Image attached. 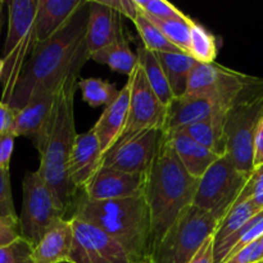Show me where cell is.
<instances>
[{
  "instance_id": "7a4b0ae2",
  "label": "cell",
  "mask_w": 263,
  "mask_h": 263,
  "mask_svg": "<svg viewBox=\"0 0 263 263\" xmlns=\"http://www.w3.org/2000/svg\"><path fill=\"white\" fill-rule=\"evenodd\" d=\"M81 68L77 67L72 69L61 82L50 116L41 133L33 140L40 154L37 172L66 212L71 207L77 192L69 180L67 162L79 135L74 126L73 102Z\"/></svg>"
},
{
  "instance_id": "ffe728a7",
  "label": "cell",
  "mask_w": 263,
  "mask_h": 263,
  "mask_svg": "<svg viewBox=\"0 0 263 263\" xmlns=\"http://www.w3.org/2000/svg\"><path fill=\"white\" fill-rule=\"evenodd\" d=\"M55 94L57 91H44L33 97L22 109L15 113L10 134L14 138L28 136L35 140L50 116Z\"/></svg>"
},
{
  "instance_id": "e0dca14e",
  "label": "cell",
  "mask_w": 263,
  "mask_h": 263,
  "mask_svg": "<svg viewBox=\"0 0 263 263\" xmlns=\"http://www.w3.org/2000/svg\"><path fill=\"white\" fill-rule=\"evenodd\" d=\"M123 39L121 14L100 0L89 2V18L85 32V45L89 55Z\"/></svg>"
},
{
  "instance_id": "83f0119b",
  "label": "cell",
  "mask_w": 263,
  "mask_h": 263,
  "mask_svg": "<svg viewBox=\"0 0 263 263\" xmlns=\"http://www.w3.org/2000/svg\"><path fill=\"white\" fill-rule=\"evenodd\" d=\"M261 211H263V208L258 207L252 199L236 202L233 208L229 211L228 215L222 218L215 235H213L215 246H218L228 238H230L231 235L238 233L248 221H251Z\"/></svg>"
},
{
  "instance_id": "74e56055",
  "label": "cell",
  "mask_w": 263,
  "mask_h": 263,
  "mask_svg": "<svg viewBox=\"0 0 263 263\" xmlns=\"http://www.w3.org/2000/svg\"><path fill=\"white\" fill-rule=\"evenodd\" d=\"M20 238H22L20 217L0 216V247L8 246Z\"/></svg>"
},
{
  "instance_id": "5b68a950",
  "label": "cell",
  "mask_w": 263,
  "mask_h": 263,
  "mask_svg": "<svg viewBox=\"0 0 263 263\" xmlns=\"http://www.w3.org/2000/svg\"><path fill=\"white\" fill-rule=\"evenodd\" d=\"M263 118V77H254L239 92L225 117L226 156L251 176L254 172V139Z\"/></svg>"
},
{
  "instance_id": "836d02e7",
  "label": "cell",
  "mask_w": 263,
  "mask_h": 263,
  "mask_svg": "<svg viewBox=\"0 0 263 263\" xmlns=\"http://www.w3.org/2000/svg\"><path fill=\"white\" fill-rule=\"evenodd\" d=\"M35 247L25 238L17 239L8 246L0 247V263H35Z\"/></svg>"
},
{
  "instance_id": "5bb4252c",
  "label": "cell",
  "mask_w": 263,
  "mask_h": 263,
  "mask_svg": "<svg viewBox=\"0 0 263 263\" xmlns=\"http://www.w3.org/2000/svg\"><path fill=\"white\" fill-rule=\"evenodd\" d=\"M145 175L128 174L102 167L84 189L89 200H116L130 198L143 192Z\"/></svg>"
},
{
  "instance_id": "4316f807",
  "label": "cell",
  "mask_w": 263,
  "mask_h": 263,
  "mask_svg": "<svg viewBox=\"0 0 263 263\" xmlns=\"http://www.w3.org/2000/svg\"><path fill=\"white\" fill-rule=\"evenodd\" d=\"M136 54H138L139 64L143 67L151 87L156 92L157 97L159 98V100L166 107H168L172 100L175 99V97L172 94V90L170 87L166 74H164L163 68H162L161 63H159L156 53L148 50L144 46H139Z\"/></svg>"
},
{
  "instance_id": "7c38bea8",
  "label": "cell",
  "mask_w": 263,
  "mask_h": 263,
  "mask_svg": "<svg viewBox=\"0 0 263 263\" xmlns=\"http://www.w3.org/2000/svg\"><path fill=\"white\" fill-rule=\"evenodd\" d=\"M163 130L149 128L121 139L103 157L102 167L145 175L161 145Z\"/></svg>"
},
{
  "instance_id": "d6a6232c",
  "label": "cell",
  "mask_w": 263,
  "mask_h": 263,
  "mask_svg": "<svg viewBox=\"0 0 263 263\" xmlns=\"http://www.w3.org/2000/svg\"><path fill=\"white\" fill-rule=\"evenodd\" d=\"M136 4L146 17L153 20L168 21L186 17L179 8L166 0H136Z\"/></svg>"
},
{
  "instance_id": "52a82bcc",
  "label": "cell",
  "mask_w": 263,
  "mask_h": 263,
  "mask_svg": "<svg viewBox=\"0 0 263 263\" xmlns=\"http://www.w3.org/2000/svg\"><path fill=\"white\" fill-rule=\"evenodd\" d=\"M8 10L9 21L3 58L2 100L10 94L39 43L35 33L37 0H13L8 3Z\"/></svg>"
},
{
  "instance_id": "603a6c76",
  "label": "cell",
  "mask_w": 263,
  "mask_h": 263,
  "mask_svg": "<svg viewBox=\"0 0 263 263\" xmlns=\"http://www.w3.org/2000/svg\"><path fill=\"white\" fill-rule=\"evenodd\" d=\"M225 117L226 113L215 115L202 122L194 123L181 130L197 143L207 148L216 156H226V138H225Z\"/></svg>"
},
{
  "instance_id": "ee69618b",
  "label": "cell",
  "mask_w": 263,
  "mask_h": 263,
  "mask_svg": "<svg viewBox=\"0 0 263 263\" xmlns=\"http://www.w3.org/2000/svg\"><path fill=\"white\" fill-rule=\"evenodd\" d=\"M3 71H4V62H3V58H0V82H2Z\"/></svg>"
},
{
  "instance_id": "1f68e13d",
  "label": "cell",
  "mask_w": 263,
  "mask_h": 263,
  "mask_svg": "<svg viewBox=\"0 0 263 263\" xmlns=\"http://www.w3.org/2000/svg\"><path fill=\"white\" fill-rule=\"evenodd\" d=\"M149 20L162 31V33L168 39V41L172 45L176 46L182 53L189 54L190 30H192V25L194 20L189 18L187 15L184 18L168 21L153 20V18H149Z\"/></svg>"
},
{
  "instance_id": "8992f818",
  "label": "cell",
  "mask_w": 263,
  "mask_h": 263,
  "mask_svg": "<svg viewBox=\"0 0 263 263\" xmlns=\"http://www.w3.org/2000/svg\"><path fill=\"white\" fill-rule=\"evenodd\" d=\"M218 225L211 213L192 205L154 247L149 263H189Z\"/></svg>"
},
{
  "instance_id": "bcb514c9",
  "label": "cell",
  "mask_w": 263,
  "mask_h": 263,
  "mask_svg": "<svg viewBox=\"0 0 263 263\" xmlns=\"http://www.w3.org/2000/svg\"><path fill=\"white\" fill-rule=\"evenodd\" d=\"M259 241H261V246H262V248H263V236H262L261 239H259ZM262 263H263V262H262Z\"/></svg>"
},
{
  "instance_id": "30bf717a",
  "label": "cell",
  "mask_w": 263,
  "mask_h": 263,
  "mask_svg": "<svg viewBox=\"0 0 263 263\" xmlns=\"http://www.w3.org/2000/svg\"><path fill=\"white\" fill-rule=\"evenodd\" d=\"M127 82L130 84L128 117L125 130L118 140L149 128L163 130L167 117V107L153 91L146 80L143 67L139 63L133 73L128 76Z\"/></svg>"
},
{
  "instance_id": "8fae6325",
  "label": "cell",
  "mask_w": 263,
  "mask_h": 263,
  "mask_svg": "<svg viewBox=\"0 0 263 263\" xmlns=\"http://www.w3.org/2000/svg\"><path fill=\"white\" fill-rule=\"evenodd\" d=\"M73 228L69 261L72 263H136L130 254L97 226L79 217H71Z\"/></svg>"
},
{
  "instance_id": "cb8c5ba5",
  "label": "cell",
  "mask_w": 263,
  "mask_h": 263,
  "mask_svg": "<svg viewBox=\"0 0 263 263\" xmlns=\"http://www.w3.org/2000/svg\"><path fill=\"white\" fill-rule=\"evenodd\" d=\"M170 87L175 98H181L186 94L190 73L197 64L192 55L182 51L177 53H156Z\"/></svg>"
},
{
  "instance_id": "f6af8a7d",
  "label": "cell",
  "mask_w": 263,
  "mask_h": 263,
  "mask_svg": "<svg viewBox=\"0 0 263 263\" xmlns=\"http://www.w3.org/2000/svg\"><path fill=\"white\" fill-rule=\"evenodd\" d=\"M3 5H4V3L0 2V28H2V12H3Z\"/></svg>"
},
{
  "instance_id": "44dd1931",
  "label": "cell",
  "mask_w": 263,
  "mask_h": 263,
  "mask_svg": "<svg viewBox=\"0 0 263 263\" xmlns=\"http://www.w3.org/2000/svg\"><path fill=\"white\" fill-rule=\"evenodd\" d=\"M164 136L171 144L172 149L179 157L184 168L198 180L207 172V170L218 158H221V157L216 156L215 153L208 151L207 148L200 145L199 143H197L194 139H192L182 131L164 133Z\"/></svg>"
},
{
  "instance_id": "2e32d148",
  "label": "cell",
  "mask_w": 263,
  "mask_h": 263,
  "mask_svg": "<svg viewBox=\"0 0 263 263\" xmlns=\"http://www.w3.org/2000/svg\"><path fill=\"white\" fill-rule=\"evenodd\" d=\"M102 162L103 154L92 128L85 134H79L67 162L69 180L77 192H84L95 174L102 168Z\"/></svg>"
},
{
  "instance_id": "b9f144b4",
  "label": "cell",
  "mask_w": 263,
  "mask_h": 263,
  "mask_svg": "<svg viewBox=\"0 0 263 263\" xmlns=\"http://www.w3.org/2000/svg\"><path fill=\"white\" fill-rule=\"evenodd\" d=\"M213 247H215V240H213V236H211L189 263H216Z\"/></svg>"
},
{
  "instance_id": "d6986e66",
  "label": "cell",
  "mask_w": 263,
  "mask_h": 263,
  "mask_svg": "<svg viewBox=\"0 0 263 263\" xmlns=\"http://www.w3.org/2000/svg\"><path fill=\"white\" fill-rule=\"evenodd\" d=\"M84 3L85 0H37L35 33L39 43L55 35Z\"/></svg>"
},
{
  "instance_id": "7dc6e473",
  "label": "cell",
  "mask_w": 263,
  "mask_h": 263,
  "mask_svg": "<svg viewBox=\"0 0 263 263\" xmlns=\"http://www.w3.org/2000/svg\"><path fill=\"white\" fill-rule=\"evenodd\" d=\"M63 263H72V262H63Z\"/></svg>"
},
{
  "instance_id": "f1b7e54d",
  "label": "cell",
  "mask_w": 263,
  "mask_h": 263,
  "mask_svg": "<svg viewBox=\"0 0 263 263\" xmlns=\"http://www.w3.org/2000/svg\"><path fill=\"white\" fill-rule=\"evenodd\" d=\"M79 89L82 92V99L85 103L92 108L108 107L112 104L120 95V90L115 84L98 77H89V79H80L77 84Z\"/></svg>"
},
{
  "instance_id": "f546056e",
  "label": "cell",
  "mask_w": 263,
  "mask_h": 263,
  "mask_svg": "<svg viewBox=\"0 0 263 263\" xmlns=\"http://www.w3.org/2000/svg\"><path fill=\"white\" fill-rule=\"evenodd\" d=\"M217 39L200 23L193 22L190 30L189 54L199 63H215L217 58Z\"/></svg>"
},
{
  "instance_id": "9a60e30c",
  "label": "cell",
  "mask_w": 263,
  "mask_h": 263,
  "mask_svg": "<svg viewBox=\"0 0 263 263\" xmlns=\"http://www.w3.org/2000/svg\"><path fill=\"white\" fill-rule=\"evenodd\" d=\"M230 105L211 97H190L184 95L175 98L167 107V117L163 133L181 130L194 123L220 113H226Z\"/></svg>"
},
{
  "instance_id": "484cf974",
  "label": "cell",
  "mask_w": 263,
  "mask_h": 263,
  "mask_svg": "<svg viewBox=\"0 0 263 263\" xmlns=\"http://www.w3.org/2000/svg\"><path fill=\"white\" fill-rule=\"evenodd\" d=\"M90 59L100 64H105L112 71L130 76L139 63L138 54L134 53L126 39L103 48L90 55Z\"/></svg>"
},
{
  "instance_id": "e575fe53",
  "label": "cell",
  "mask_w": 263,
  "mask_h": 263,
  "mask_svg": "<svg viewBox=\"0 0 263 263\" xmlns=\"http://www.w3.org/2000/svg\"><path fill=\"white\" fill-rule=\"evenodd\" d=\"M246 199H252L258 207L263 208V166L254 170L236 202Z\"/></svg>"
},
{
  "instance_id": "6da1fadb",
  "label": "cell",
  "mask_w": 263,
  "mask_h": 263,
  "mask_svg": "<svg viewBox=\"0 0 263 263\" xmlns=\"http://www.w3.org/2000/svg\"><path fill=\"white\" fill-rule=\"evenodd\" d=\"M89 0L54 36L37 43L14 87L2 103L15 113L33 97L44 91H57L64 77L90 59L85 45Z\"/></svg>"
},
{
  "instance_id": "4fadbf2b",
  "label": "cell",
  "mask_w": 263,
  "mask_h": 263,
  "mask_svg": "<svg viewBox=\"0 0 263 263\" xmlns=\"http://www.w3.org/2000/svg\"><path fill=\"white\" fill-rule=\"evenodd\" d=\"M252 79L253 76L233 71L217 63L205 64L197 62L190 73L185 95L216 98L231 105Z\"/></svg>"
},
{
  "instance_id": "ab89813d",
  "label": "cell",
  "mask_w": 263,
  "mask_h": 263,
  "mask_svg": "<svg viewBox=\"0 0 263 263\" xmlns=\"http://www.w3.org/2000/svg\"><path fill=\"white\" fill-rule=\"evenodd\" d=\"M14 139L12 134H8L0 139V168L9 170L10 158L14 149Z\"/></svg>"
},
{
  "instance_id": "4dcf8cb0",
  "label": "cell",
  "mask_w": 263,
  "mask_h": 263,
  "mask_svg": "<svg viewBox=\"0 0 263 263\" xmlns=\"http://www.w3.org/2000/svg\"><path fill=\"white\" fill-rule=\"evenodd\" d=\"M134 25H135L139 36L143 41V46L148 50L154 51V53H177V51H181L170 43L168 39L162 33V31L143 12L134 21Z\"/></svg>"
},
{
  "instance_id": "8d00e7d4",
  "label": "cell",
  "mask_w": 263,
  "mask_h": 263,
  "mask_svg": "<svg viewBox=\"0 0 263 263\" xmlns=\"http://www.w3.org/2000/svg\"><path fill=\"white\" fill-rule=\"evenodd\" d=\"M263 262V248L261 241L257 240L241 248L233 256L226 258L223 263H262Z\"/></svg>"
},
{
  "instance_id": "d4e9b609",
  "label": "cell",
  "mask_w": 263,
  "mask_h": 263,
  "mask_svg": "<svg viewBox=\"0 0 263 263\" xmlns=\"http://www.w3.org/2000/svg\"><path fill=\"white\" fill-rule=\"evenodd\" d=\"M263 236V211L254 216L251 221L246 223L238 233L231 235L218 246L213 247L215 262L223 263L226 258L233 256L241 248L247 247L253 241L259 240Z\"/></svg>"
},
{
  "instance_id": "f35d334b",
  "label": "cell",
  "mask_w": 263,
  "mask_h": 263,
  "mask_svg": "<svg viewBox=\"0 0 263 263\" xmlns=\"http://www.w3.org/2000/svg\"><path fill=\"white\" fill-rule=\"evenodd\" d=\"M100 2L133 22L141 13L140 8L136 4V0H100Z\"/></svg>"
},
{
  "instance_id": "ba28073f",
  "label": "cell",
  "mask_w": 263,
  "mask_h": 263,
  "mask_svg": "<svg viewBox=\"0 0 263 263\" xmlns=\"http://www.w3.org/2000/svg\"><path fill=\"white\" fill-rule=\"evenodd\" d=\"M239 171L228 156L218 158L199 179L193 205L222 221L235 204L249 180Z\"/></svg>"
},
{
  "instance_id": "60d3db41",
  "label": "cell",
  "mask_w": 263,
  "mask_h": 263,
  "mask_svg": "<svg viewBox=\"0 0 263 263\" xmlns=\"http://www.w3.org/2000/svg\"><path fill=\"white\" fill-rule=\"evenodd\" d=\"M14 110L10 109L7 104L0 102V139H2L3 136L10 134L13 121H14Z\"/></svg>"
},
{
  "instance_id": "9c48e42d",
  "label": "cell",
  "mask_w": 263,
  "mask_h": 263,
  "mask_svg": "<svg viewBox=\"0 0 263 263\" xmlns=\"http://www.w3.org/2000/svg\"><path fill=\"white\" fill-rule=\"evenodd\" d=\"M64 215L66 211L57 202L40 174L37 171L26 172L20 216L22 238L36 247L58 221L63 220Z\"/></svg>"
},
{
  "instance_id": "d590c367",
  "label": "cell",
  "mask_w": 263,
  "mask_h": 263,
  "mask_svg": "<svg viewBox=\"0 0 263 263\" xmlns=\"http://www.w3.org/2000/svg\"><path fill=\"white\" fill-rule=\"evenodd\" d=\"M0 216L3 217H18L13 204L10 190L9 170L0 168Z\"/></svg>"
},
{
  "instance_id": "7402d4cb",
  "label": "cell",
  "mask_w": 263,
  "mask_h": 263,
  "mask_svg": "<svg viewBox=\"0 0 263 263\" xmlns=\"http://www.w3.org/2000/svg\"><path fill=\"white\" fill-rule=\"evenodd\" d=\"M73 228L71 218L58 221L33 249L35 263H63L69 261Z\"/></svg>"
},
{
  "instance_id": "3957f363",
  "label": "cell",
  "mask_w": 263,
  "mask_h": 263,
  "mask_svg": "<svg viewBox=\"0 0 263 263\" xmlns=\"http://www.w3.org/2000/svg\"><path fill=\"white\" fill-rule=\"evenodd\" d=\"M198 184L199 180L184 168L163 133L143 187L151 215L152 251L180 216L192 207Z\"/></svg>"
},
{
  "instance_id": "277c9868",
  "label": "cell",
  "mask_w": 263,
  "mask_h": 263,
  "mask_svg": "<svg viewBox=\"0 0 263 263\" xmlns=\"http://www.w3.org/2000/svg\"><path fill=\"white\" fill-rule=\"evenodd\" d=\"M112 236L136 263H149L152 222L144 193L116 200H89L82 197L73 216Z\"/></svg>"
},
{
  "instance_id": "ac0fdd59",
  "label": "cell",
  "mask_w": 263,
  "mask_h": 263,
  "mask_svg": "<svg viewBox=\"0 0 263 263\" xmlns=\"http://www.w3.org/2000/svg\"><path fill=\"white\" fill-rule=\"evenodd\" d=\"M128 105H130V84L126 82L117 99L105 107L104 112L95 123L92 131L99 141L103 157L110 151L116 141L120 139L125 130L128 117Z\"/></svg>"
},
{
  "instance_id": "7bdbcfd3",
  "label": "cell",
  "mask_w": 263,
  "mask_h": 263,
  "mask_svg": "<svg viewBox=\"0 0 263 263\" xmlns=\"http://www.w3.org/2000/svg\"><path fill=\"white\" fill-rule=\"evenodd\" d=\"M254 170L263 166V118L257 130L256 139H254V157H253Z\"/></svg>"
}]
</instances>
